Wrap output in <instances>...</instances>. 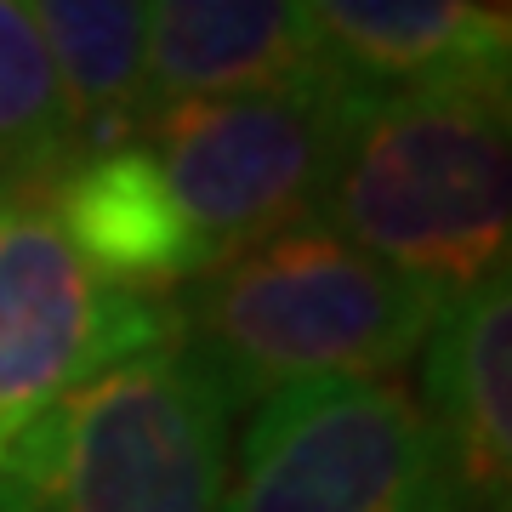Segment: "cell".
Returning <instances> with one entry per match:
<instances>
[{
  "instance_id": "3",
  "label": "cell",
  "mask_w": 512,
  "mask_h": 512,
  "mask_svg": "<svg viewBox=\"0 0 512 512\" xmlns=\"http://www.w3.org/2000/svg\"><path fill=\"white\" fill-rule=\"evenodd\" d=\"M234 393L165 342L97 370L0 461V512H217Z\"/></svg>"
},
{
  "instance_id": "4",
  "label": "cell",
  "mask_w": 512,
  "mask_h": 512,
  "mask_svg": "<svg viewBox=\"0 0 512 512\" xmlns=\"http://www.w3.org/2000/svg\"><path fill=\"white\" fill-rule=\"evenodd\" d=\"M370 97V86L325 63L291 86L165 109L143 120L137 143L154 154L205 262H222L279 228L313 222Z\"/></svg>"
},
{
  "instance_id": "10",
  "label": "cell",
  "mask_w": 512,
  "mask_h": 512,
  "mask_svg": "<svg viewBox=\"0 0 512 512\" xmlns=\"http://www.w3.org/2000/svg\"><path fill=\"white\" fill-rule=\"evenodd\" d=\"M319 52L370 92L512 74V0H302Z\"/></svg>"
},
{
  "instance_id": "12",
  "label": "cell",
  "mask_w": 512,
  "mask_h": 512,
  "mask_svg": "<svg viewBox=\"0 0 512 512\" xmlns=\"http://www.w3.org/2000/svg\"><path fill=\"white\" fill-rule=\"evenodd\" d=\"M69 160H80V143L35 6L0 0V205L46 200Z\"/></svg>"
},
{
  "instance_id": "13",
  "label": "cell",
  "mask_w": 512,
  "mask_h": 512,
  "mask_svg": "<svg viewBox=\"0 0 512 512\" xmlns=\"http://www.w3.org/2000/svg\"><path fill=\"white\" fill-rule=\"evenodd\" d=\"M421 512H484V507H473L467 495H456V484H444V490L433 495V501H427Z\"/></svg>"
},
{
  "instance_id": "8",
  "label": "cell",
  "mask_w": 512,
  "mask_h": 512,
  "mask_svg": "<svg viewBox=\"0 0 512 512\" xmlns=\"http://www.w3.org/2000/svg\"><path fill=\"white\" fill-rule=\"evenodd\" d=\"M421 404L444 439L456 495L512 512V268L444 308L427 342Z\"/></svg>"
},
{
  "instance_id": "1",
  "label": "cell",
  "mask_w": 512,
  "mask_h": 512,
  "mask_svg": "<svg viewBox=\"0 0 512 512\" xmlns=\"http://www.w3.org/2000/svg\"><path fill=\"white\" fill-rule=\"evenodd\" d=\"M313 222L444 308L512 268V74L376 92Z\"/></svg>"
},
{
  "instance_id": "6",
  "label": "cell",
  "mask_w": 512,
  "mask_h": 512,
  "mask_svg": "<svg viewBox=\"0 0 512 512\" xmlns=\"http://www.w3.org/2000/svg\"><path fill=\"white\" fill-rule=\"evenodd\" d=\"M177 342V313L80 262L46 200L0 205V461L97 370Z\"/></svg>"
},
{
  "instance_id": "5",
  "label": "cell",
  "mask_w": 512,
  "mask_h": 512,
  "mask_svg": "<svg viewBox=\"0 0 512 512\" xmlns=\"http://www.w3.org/2000/svg\"><path fill=\"white\" fill-rule=\"evenodd\" d=\"M450 484L444 439L404 382H308L256 404L217 512H421Z\"/></svg>"
},
{
  "instance_id": "9",
  "label": "cell",
  "mask_w": 512,
  "mask_h": 512,
  "mask_svg": "<svg viewBox=\"0 0 512 512\" xmlns=\"http://www.w3.org/2000/svg\"><path fill=\"white\" fill-rule=\"evenodd\" d=\"M325 63L302 0H148L143 120L183 103L291 86Z\"/></svg>"
},
{
  "instance_id": "7",
  "label": "cell",
  "mask_w": 512,
  "mask_h": 512,
  "mask_svg": "<svg viewBox=\"0 0 512 512\" xmlns=\"http://www.w3.org/2000/svg\"><path fill=\"white\" fill-rule=\"evenodd\" d=\"M46 211L80 251V262L114 291L160 302L165 291L211 268L143 143L92 148L69 160L63 177L46 188Z\"/></svg>"
},
{
  "instance_id": "11",
  "label": "cell",
  "mask_w": 512,
  "mask_h": 512,
  "mask_svg": "<svg viewBox=\"0 0 512 512\" xmlns=\"http://www.w3.org/2000/svg\"><path fill=\"white\" fill-rule=\"evenodd\" d=\"M80 154L137 143L148 86V0H29Z\"/></svg>"
},
{
  "instance_id": "2",
  "label": "cell",
  "mask_w": 512,
  "mask_h": 512,
  "mask_svg": "<svg viewBox=\"0 0 512 512\" xmlns=\"http://www.w3.org/2000/svg\"><path fill=\"white\" fill-rule=\"evenodd\" d=\"M171 313L234 404H262L279 387L387 382L433 342L444 302L325 222H296L211 262Z\"/></svg>"
}]
</instances>
